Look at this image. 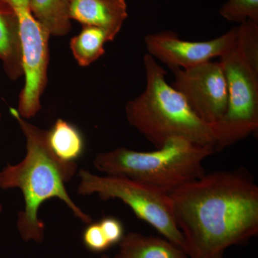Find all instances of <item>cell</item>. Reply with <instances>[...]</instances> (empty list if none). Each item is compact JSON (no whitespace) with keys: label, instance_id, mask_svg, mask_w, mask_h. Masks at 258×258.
Segmentation results:
<instances>
[{"label":"cell","instance_id":"cell-1","mask_svg":"<svg viewBox=\"0 0 258 258\" xmlns=\"http://www.w3.org/2000/svg\"><path fill=\"white\" fill-rule=\"evenodd\" d=\"M190 258H209L258 233V186L244 171H217L169 193Z\"/></svg>","mask_w":258,"mask_h":258},{"label":"cell","instance_id":"cell-2","mask_svg":"<svg viewBox=\"0 0 258 258\" xmlns=\"http://www.w3.org/2000/svg\"><path fill=\"white\" fill-rule=\"evenodd\" d=\"M27 140L26 157L16 165L5 166L0 171V189L18 188L23 194L25 208L19 212L18 227L25 241L43 240L45 224L38 217L39 209L51 198H58L75 216L86 224L92 222L74 203L66 188L77 170L76 162H64L51 152L47 142V131L32 125L22 118L15 108L10 109Z\"/></svg>","mask_w":258,"mask_h":258},{"label":"cell","instance_id":"cell-3","mask_svg":"<svg viewBox=\"0 0 258 258\" xmlns=\"http://www.w3.org/2000/svg\"><path fill=\"white\" fill-rule=\"evenodd\" d=\"M146 86L143 92L125 106L131 125L156 149L172 139H184L215 149L211 127L195 114L182 95L167 83V72L152 56L144 57Z\"/></svg>","mask_w":258,"mask_h":258},{"label":"cell","instance_id":"cell-4","mask_svg":"<svg viewBox=\"0 0 258 258\" xmlns=\"http://www.w3.org/2000/svg\"><path fill=\"white\" fill-rule=\"evenodd\" d=\"M228 91L227 111L212 128L215 152L247 138L258 128V23L237 26L235 41L220 57Z\"/></svg>","mask_w":258,"mask_h":258},{"label":"cell","instance_id":"cell-5","mask_svg":"<svg viewBox=\"0 0 258 258\" xmlns=\"http://www.w3.org/2000/svg\"><path fill=\"white\" fill-rule=\"evenodd\" d=\"M215 149L176 139L152 152L124 147L97 154L93 164L108 176H122L170 193L206 174L204 161Z\"/></svg>","mask_w":258,"mask_h":258},{"label":"cell","instance_id":"cell-6","mask_svg":"<svg viewBox=\"0 0 258 258\" xmlns=\"http://www.w3.org/2000/svg\"><path fill=\"white\" fill-rule=\"evenodd\" d=\"M80 195L97 194L102 200L118 199L133 210L140 220L186 252V242L173 217L169 194L122 176H100L80 171Z\"/></svg>","mask_w":258,"mask_h":258},{"label":"cell","instance_id":"cell-7","mask_svg":"<svg viewBox=\"0 0 258 258\" xmlns=\"http://www.w3.org/2000/svg\"><path fill=\"white\" fill-rule=\"evenodd\" d=\"M18 19L23 50L25 86L19 95V114L23 118L35 116L41 109L42 93L46 88L50 35L32 14L30 0H8Z\"/></svg>","mask_w":258,"mask_h":258},{"label":"cell","instance_id":"cell-8","mask_svg":"<svg viewBox=\"0 0 258 258\" xmlns=\"http://www.w3.org/2000/svg\"><path fill=\"white\" fill-rule=\"evenodd\" d=\"M172 72V87L212 130L223 118L228 103L227 81L221 63L210 60L190 69H174Z\"/></svg>","mask_w":258,"mask_h":258},{"label":"cell","instance_id":"cell-9","mask_svg":"<svg viewBox=\"0 0 258 258\" xmlns=\"http://www.w3.org/2000/svg\"><path fill=\"white\" fill-rule=\"evenodd\" d=\"M237 26L221 36L207 41H188L176 32L161 31L144 37L149 55L174 69H187L210 61L225 52L237 36Z\"/></svg>","mask_w":258,"mask_h":258},{"label":"cell","instance_id":"cell-10","mask_svg":"<svg viewBox=\"0 0 258 258\" xmlns=\"http://www.w3.org/2000/svg\"><path fill=\"white\" fill-rule=\"evenodd\" d=\"M71 20L82 26L104 29L117 36L128 18L125 0H71Z\"/></svg>","mask_w":258,"mask_h":258},{"label":"cell","instance_id":"cell-11","mask_svg":"<svg viewBox=\"0 0 258 258\" xmlns=\"http://www.w3.org/2000/svg\"><path fill=\"white\" fill-rule=\"evenodd\" d=\"M0 60L12 81L24 75L18 17L8 0H0Z\"/></svg>","mask_w":258,"mask_h":258},{"label":"cell","instance_id":"cell-12","mask_svg":"<svg viewBox=\"0 0 258 258\" xmlns=\"http://www.w3.org/2000/svg\"><path fill=\"white\" fill-rule=\"evenodd\" d=\"M120 258H188L184 249L166 238L130 232L119 243Z\"/></svg>","mask_w":258,"mask_h":258},{"label":"cell","instance_id":"cell-13","mask_svg":"<svg viewBox=\"0 0 258 258\" xmlns=\"http://www.w3.org/2000/svg\"><path fill=\"white\" fill-rule=\"evenodd\" d=\"M47 142L51 152L64 162H76L84 154L83 134L76 125L60 118L47 131Z\"/></svg>","mask_w":258,"mask_h":258},{"label":"cell","instance_id":"cell-14","mask_svg":"<svg viewBox=\"0 0 258 258\" xmlns=\"http://www.w3.org/2000/svg\"><path fill=\"white\" fill-rule=\"evenodd\" d=\"M82 27L79 35L71 38L70 48L79 66L87 67L105 53V44L113 41L115 37L104 29Z\"/></svg>","mask_w":258,"mask_h":258},{"label":"cell","instance_id":"cell-15","mask_svg":"<svg viewBox=\"0 0 258 258\" xmlns=\"http://www.w3.org/2000/svg\"><path fill=\"white\" fill-rule=\"evenodd\" d=\"M70 3L71 0H30V8L49 35L61 37L68 35L72 29Z\"/></svg>","mask_w":258,"mask_h":258},{"label":"cell","instance_id":"cell-16","mask_svg":"<svg viewBox=\"0 0 258 258\" xmlns=\"http://www.w3.org/2000/svg\"><path fill=\"white\" fill-rule=\"evenodd\" d=\"M219 13L230 23L240 25L247 20L258 23V0H227Z\"/></svg>","mask_w":258,"mask_h":258},{"label":"cell","instance_id":"cell-17","mask_svg":"<svg viewBox=\"0 0 258 258\" xmlns=\"http://www.w3.org/2000/svg\"><path fill=\"white\" fill-rule=\"evenodd\" d=\"M83 241L86 248L93 252H103L111 247L102 230L99 222H91L85 229Z\"/></svg>","mask_w":258,"mask_h":258},{"label":"cell","instance_id":"cell-18","mask_svg":"<svg viewBox=\"0 0 258 258\" xmlns=\"http://www.w3.org/2000/svg\"><path fill=\"white\" fill-rule=\"evenodd\" d=\"M98 222L111 246L119 244L124 236V228L122 222L113 217H103Z\"/></svg>","mask_w":258,"mask_h":258},{"label":"cell","instance_id":"cell-19","mask_svg":"<svg viewBox=\"0 0 258 258\" xmlns=\"http://www.w3.org/2000/svg\"><path fill=\"white\" fill-rule=\"evenodd\" d=\"M209 258H223V253L215 254V255L212 256Z\"/></svg>","mask_w":258,"mask_h":258},{"label":"cell","instance_id":"cell-20","mask_svg":"<svg viewBox=\"0 0 258 258\" xmlns=\"http://www.w3.org/2000/svg\"><path fill=\"white\" fill-rule=\"evenodd\" d=\"M2 118V113L1 112H0V120H1ZM2 210H3V206H2L1 204H0V214H1Z\"/></svg>","mask_w":258,"mask_h":258},{"label":"cell","instance_id":"cell-21","mask_svg":"<svg viewBox=\"0 0 258 258\" xmlns=\"http://www.w3.org/2000/svg\"><path fill=\"white\" fill-rule=\"evenodd\" d=\"M101 258H111V257H108V256H103V257H102ZM113 258H120L119 257H118V254H117L116 256H115V257H113Z\"/></svg>","mask_w":258,"mask_h":258}]
</instances>
